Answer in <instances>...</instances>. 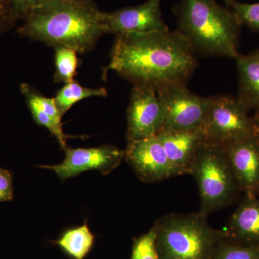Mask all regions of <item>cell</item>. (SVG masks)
<instances>
[{
	"instance_id": "obj_3",
	"label": "cell",
	"mask_w": 259,
	"mask_h": 259,
	"mask_svg": "<svg viewBox=\"0 0 259 259\" xmlns=\"http://www.w3.org/2000/svg\"><path fill=\"white\" fill-rule=\"evenodd\" d=\"M179 32L195 53L236 59L242 26L235 13L214 0H182L175 10Z\"/></svg>"
},
{
	"instance_id": "obj_6",
	"label": "cell",
	"mask_w": 259,
	"mask_h": 259,
	"mask_svg": "<svg viewBox=\"0 0 259 259\" xmlns=\"http://www.w3.org/2000/svg\"><path fill=\"white\" fill-rule=\"evenodd\" d=\"M249 110L238 96L213 97L202 127L204 141L225 146L259 135L254 118L248 115Z\"/></svg>"
},
{
	"instance_id": "obj_9",
	"label": "cell",
	"mask_w": 259,
	"mask_h": 259,
	"mask_svg": "<svg viewBox=\"0 0 259 259\" xmlns=\"http://www.w3.org/2000/svg\"><path fill=\"white\" fill-rule=\"evenodd\" d=\"M161 0H147L143 4L112 12H102L107 33L115 35L168 31L162 18Z\"/></svg>"
},
{
	"instance_id": "obj_22",
	"label": "cell",
	"mask_w": 259,
	"mask_h": 259,
	"mask_svg": "<svg viewBox=\"0 0 259 259\" xmlns=\"http://www.w3.org/2000/svg\"><path fill=\"white\" fill-rule=\"evenodd\" d=\"M18 20L10 0H0V34L14 26Z\"/></svg>"
},
{
	"instance_id": "obj_15",
	"label": "cell",
	"mask_w": 259,
	"mask_h": 259,
	"mask_svg": "<svg viewBox=\"0 0 259 259\" xmlns=\"http://www.w3.org/2000/svg\"><path fill=\"white\" fill-rule=\"evenodd\" d=\"M229 227L232 233L240 239L259 241V200L248 197L231 216Z\"/></svg>"
},
{
	"instance_id": "obj_2",
	"label": "cell",
	"mask_w": 259,
	"mask_h": 259,
	"mask_svg": "<svg viewBox=\"0 0 259 259\" xmlns=\"http://www.w3.org/2000/svg\"><path fill=\"white\" fill-rule=\"evenodd\" d=\"M19 27L22 36L51 47H67L79 54L91 51L107 33L97 5L54 0L32 10Z\"/></svg>"
},
{
	"instance_id": "obj_24",
	"label": "cell",
	"mask_w": 259,
	"mask_h": 259,
	"mask_svg": "<svg viewBox=\"0 0 259 259\" xmlns=\"http://www.w3.org/2000/svg\"><path fill=\"white\" fill-rule=\"evenodd\" d=\"M13 197V175L8 170L0 168V202L12 201Z\"/></svg>"
},
{
	"instance_id": "obj_16",
	"label": "cell",
	"mask_w": 259,
	"mask_h": 259,
	"mask_svg": "<svg viewBox=\"0 0 259 259\" xmlns=\"http://www.w3.org/2000/svg\"><path fill=\"white\" fill-rule=\"evenodd\" d=\"M93 234L85 223L65 232L56 243L73 258L83 259L93 247Z\"/></svg>"
},
{
	"instance_id": "obj_18",
	"label": "cell",
	"mask_w": 259,
	"mask_h": 259,
	"mask_svg": "<svg viewBox=\"0 0 259 259\" xmlns=\"http://www.w3.org/2000/svg\"><path fill=\"white\" fill-rule=\"evenodd\" d=\"M77 52L70 48L55 47L54 81L68 83L74 81L78 68Z\"/></svg>"
},
{
	"instance_id": "obj_23",
	"label": "cell",
	"mask_w": 259,
	"mask_h": 259,
	"mask_svg": "<svg viewBox=\"0 0 259 259\" xmlns=\"http://www.w3.org/2000/svg\"><path fill=\"white\" fill-rule=\"evenodd\" d=\"M54 0H10L18 19L24 20L32 10Z\"/></svg>"
},
{
	"instance_id": "obj_14",
	"label": "cell",
	"mask_w": 259,
	"mask_h": 259,
	"mask_svg": "<svg viewBox=\"0 0 259 259\" xmlns=\"http://www.w3.org/2000/svg\"><path fill=\"white\" fill-rule=\"evenodd\" d=\"M236 60L239 76L237 96L249 110L259 111V56L255 51L248 55L239 54Z\"/></svg>"
},
{
	"instance_id": "obj_1",
	"label": "cell",
	"mask_w": 259,
	"mask_h": 259,
	"mask_svg": "<svg viewBox=\"0 0 259 259\" xmlns=\"http://www.w3.org/2000/svg\"><path fill=\"white\" fill-rule=\"evenodd\" d=\"M195 54L178 30L116 35L105 70L158 91L186 83L197 67Z\"/></svg>"
},
{
	"instance_id": "obj_11",
	"label": "cell",
	"mask_w": 259,
	"mask_h": 259,
	"mask_svg": "<svg viewBox=\"0 0 259 259\" xmlns=\"http://www.w3.org/2000/svg\"><path fill=\"white\" fill-rule=\"evenodd\" d=\"M126 161L144 182H158L176 176L158 136L127 142Z\"/></svg>"
},
{
	"instance_id": "obj_21",
	"label": "cell",
	"mask_w": 259,
	"mask_h": 259,
	"mask_svg": "<svg viewBox=\"0 0 259 259\" xmlns=\"http://www.w3.org/2000/svg\"><path fill=\"white\" fill-rule=\"evenodd\" d=\"M221 243L218 245L212 259H259L258 247L221 244Z\"/></svg>"
},
{
	"instance_id": "obj_25",
	"label": "cell",
	"mask_w": 259,
	"mask_h": 259,
	"mask_svg": "<svg viewBox=\"0 0 259 259\" xmlns=\"http://www.w3.org/2000/svg\"><path fill=\"white\" fill-rule=\"evenodd\" d=\"M73 1L78 2V3L89 5H96V4L94 3L93 0H73Z\"/></svg>"
},
{
	"instance_id": "obj_17",
	"label": "cell",
	"mask_w": 259,
	"mask_h": 259,
	"mask_svg": "<svg viewBox=\"0 0 259 259\" xmlns=\"http://www.w3.org/2000/svg\"><path fill=\"white\" fill-rule=\"evenodd\" d=\"M105 96H107V90L105 88H86L74 80L71 82L65 83L56 93L54 100L61 115L64 116L73 105L83 99Z\"/></svg>"
},
{
	"instance_id": "obj_8",
	"label": "cell",
	"mask_w": 259,
	"mask_h": 259,
	"mask_svg": "<svg viewBox=\"0 0 259 259\" xmlns=\"http://www.w3.org/2000/svg\"><path fill=\"white\" fill-rule=\"evenodd\" d=\"M127 142L157 136L163 127L161 100L154 89L134 85L127 111Z\"/></svg>"
},
{
	"instance_id": "obj_12",
	"label": "cell",
	"mask_w": 259,
	"mask_h": 259,
	"mask_svg": "<svg viewBox=\"0 0 259 259\" xmlns=\"http://www.w3.org/2000/svg\"><path fill=\"white\" fill-rule=\"evenodd\" d=\"M238 188L249 198L259 193V135L222 146Z\"/></svg>"
},
{
	"instance_id": "obj_13",
	"label": "cell",
	"mask_w": 259,
	"mask_h": 259,
	"mask_svg": "<svg viewBox=\"0 0 259 259\" xmlns=\"http://www.w3.org/2000/svg\"><path fill=\"white\" fill-rule=\"evenodd\" d=\"M176 176L190 174L199 148L204 142L202 129L165 131L157 135Z\"/></svg>"
},
{
	"instance_id": "obj_27",
	"label": "cell",
	"mask_w": 259,
	"mask_h": 259,
	"mask_svg": "<svg viewBox=\"0 0 259 259\" xmlns=\"http://www.w3.org/2000/svg\"><path fill=\"white\" fill-rule=\"evenodd\" d=\"M255 52L256 53L257 55L259 56V49L258 50L255 51Z\"/></svg>"
},
{
	"instance_id": "obj_10",
	"label": "cell",
	"mask_w": 259,
	"mask_h": 259,
	"mask_svg": "<svg viewBox=\"0 0 259 259\" xmlns=\"http://www.w3.org/2000/svg\"><path fill=\"white\" fill-rule=\"evenodd\" d=\"M64 151L66 157L61 164L40 166L54 171L62 180L89 170H96L102 175H108L125 158V151L108 145L88 148L67 147Z\"/></svg>"
},
{
	"instance_id": "obj_7",
	"label": "cell",
	"mask_w": 259,
	"mask_h": 259,
	"mask_svg": "<svg viewBox=\"0 0 259 259\" xmlns=\"http://www.w3.org/2000/svg\"><path fill=\"white\" fill-rule=\"evenodd\" d=\"M157 92L163 111L165 131H188L202 129L213 97L196 95L186 83H175Z\"/></svg>"
},
{
	"instance_id": "obj_20",
	"label": "cell",
	"mask_w": 259,
	"mask_h": 259,
	"mask_svg": "<svg viewBox=\"0 0 259 259\" xmlns=\"http://www.w3.org/2000/svg\"><path fill=\"white\" fill-rule=\"evenodd\" d=\"M157 231L155 226L151 229L136 238L133 245L131 259H159L156 247Z\"/></svg>"
},
{
	"instance_id": "obj_19",
	"label": "cell",
	"mask_w": 259,
	"mask_h": 259,
	"mask_svg": "<svg viewBox=\"0 0 259 259\" xmlns=\"http://www.w3.org/2000/svg\"><path fill=\"white\" fill-rule=\"evenodd\" d=\"M236 15L241 25L259 31V3H245L236 0H223Z\"/></svg>"
},
{
	"instance_id": "obj_5",
	"label": "cell",
	"mask_w": 259,
	"mask_h": 259,
	"mask_svg": "<svg viewBox=\"0 0 259 259\" xmlns=\"http://www.w3.org/2000/svg\"><path fill=\"white\" fill-rule=\"evenodd\" d=\"M190 174L198 185L199 212L207 217L231 203L239 189L226 151L221 145L204 141Z\"/></svg>"
},
{
	"instance_id": "obj_4",
	"label": "cell",
	"mask_w": 259,
	"mask_h": 259,
	"mask_svg": "<svg viewBox=\"0 0 259 259\" xmlns=\"http://www.w3.org/2000/svg\"><path fill=\"white\" fill-rule=\"evenodd\" d=\"M200 212L171 214L154 226L159 259H212L225 233L212 228Z\"/></svg>"
},
{
	"instance_id": "obj_26",
	"label": "cell",
	"mask_w": 259,
	"mask_h": 259,
	"mask_svg": "<svg viewBox=\"0 0 259 259\" xmlns=\"http://www.w3.org/2000/svg\"><path fill=\"white\" fill-rule=\"evenodd\" d=\"M253 118H254L255 123H256L257 127H258L259 134V111H256V114H255V117H253Z\"/></svg>"
}]
</instances>
